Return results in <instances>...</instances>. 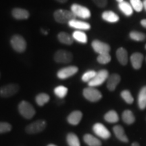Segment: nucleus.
<instances>
[{"instance_id": "f257e3e1", "label": "nucleus", "mask_w": 146, "mask_h": 146, "mask_svg": "<svg viewBox=\"0 0 146 146\" xmlns=\"http://www.w3.org/2000/svg\"><path fill=\"white\" fill-rule=\"evenodd\" d=\"M54 18L57 23L60 24H68L71 21L76 19V16L71 11L59 9L55 11Z\"/></svg>"}, {"instance_id": "f03ea898", "label": "nucleus", "mask_w": 146, "mask_h": 146, "mask_svg": "<svg viewBox=\"0 0 146 146\" xmlns=\"http://www.w3.org/2000/svg\"><path fill=\"white\" fill-rule=\"evenodd\" d=\"M18 111L20 114L27 119H31L35 114L34 107L27 101H23L18 105Z\"/></svg>"}, {"instance_id": "7ed1b4c3", "label": "nucleus", "mask_w": 146, "mask_h": 146, "mask_svg": "<svg viewBox=\"0 0 146 146\" xmlns=\"http://www.w3.org/2000/svg\"><path fill=\"white\" fill-rule=\"evenodd\" d=\"M10 43L12 48L16 52L23 53L26 50L27 42L23 38V36H22L21 35H15L12 36L10 40Z\"/></svg>"}, {"instance_id": "20e7f679", "label": "nucleus", "mask_w": 146, "mask_h": 146, "mask_svg": "<svg viewBox=\"0 0 146 146\" xmlns=\"http://www.w3.org/2000/svg\"><path fill=\"white\" fill-rule=\"evenodd\" d=\"M83 96L85 99L91 102H97L102 98V94L95 87H89L83 89Z\"/></svg>"}, {"instance_id": "39448f33", "label": "nucleus", "mask_w": 146, "mask_h": 146, "mask_svg": "<svg viewBox=\"0 0 146 146\" xmlns=\"http://www.w3.org/2000/svg\"><path fill=\"white\" fill-rule=\"evenodd\" d=\"M109 76V72L107 70H101L96 73L95 77L88 83L89 87H96L100 86L106 81Z\"/></svg>"}, {"instance_id": "423d86ee", "label": "nucleus", "mask_w": 146, "mask_h": 146, "mask_svg": "<svg viewBox=\"0 0 146 146\" xmlns=\"http://www.w3.org/2000/svg\"><path fill=\"white\" fill-rule=\"evenodd\" d=\"M71 12L75 16H78L83 19H88L91 16L90 10L88 8L76 3H74L71 5Z\"/></svg>"}, {"instance_id": "0eeeda50", "label": "nucleus", "mask_w": 146, "mask_h": 146, "mask_svg": "<svg viewBox=\"0 0 146 146\" xmlns=\"http://www.w3.org/2000/svg\"><path fill=\"white\" fill-rule=\"evenodd\" d=\"M20 87L17 84H8L0 87V97L2 98H10L17 94Z\"/></svg>"}, {"instance_id": "6e6552de", "label": "nucleus", "mask_w": 146, "mask_h": 146, "mask_svg": "<svg viewBox=\"0 0 146 146\" xmlns=\"http://www.w3.org/2000/svg\"><path fill=\"white\" fill-rule=\"evenodd\" d=\"M46 126L47 123L45 120H36L27 126L26 127V131L29 134H35L43 131Z\"/></svg>"}, {"instance_id": "1a4fd4ad", "label": "nucleus", "mask_w": 146, "mask_h": 146, "mask_svg": "<svg viewBox=\"0 0 146 146\" xmlns=\"http://www.w3.org/2000/svg\"><path fill=\"white\" fill-rule=\"evenodd\" d=\"M72 54L68 51L60 50L55 53L54 60L58 63L66 64L72 60Z\"/></svg>"}, {"instance_id": "9d476101", "label": "nucleus", "mask_w": 146, "mask_h": 146, "mask_svg": "<svg viewBox=\"0 0 146 146\" xmlns=\"http://www.w3.org/2000/svg\"><path fill=\"white\" fill-rule=\"evenodd\" d=\"M93 131L96 135L104 139H108L110 137L111 133L108 129L102 123H96L93 126Z\"/></svg>"}, {"instance_id": "9b49d317", "label": "nucleus", "mask_w": 146, "mask_h": 146, "mask_svg": "<svg viewBox=\"0 0 146 146\" xmlns=\"http://www.w3.org/2000/svg\"><path fill=\"white\" fill-rule=\"evenodd\" d=\"M94 50L96 53L99 54H106V53H109L110 51V46L106 43L104 42L100 41V40H94L91 43Z\"/></svg>"}, {"instance_id": "f8f14e48", "label": "nucleus", "mask_w": 146, "mask_h": 146, "mask_svg": "<svg viewBox=\"0 0 146 146\" xmlns=\"http://www.w3.org/2000/svg\"><path fill=\"white\" fill-rule=\"evenodd\" d=\"M78 69L76 66H71L63 68L58 71L57 73V76L60 79H66V78L70 77L76 74L78 72Z\"/></svg>"}, {"instance_id": "ddd939ff", "label": "nucleus", "mask_w": 146, "mask_h": 146, "mask_svg": "<svg viewBox=\"0 0 146 146\" xmlns=\"http://www.w3.org/2000/svg\"><path fill=\"white\" fill-rule=\"evenodd\" d=\"M120 79H121L120 76L116 73L110 75L107 79V88L108 89V90L114 91L120 82Z\"/></svg>"}, {"instance_id": "4468645a", "label": "nucleus", "mask_w": 146, "mask_h": 146, "mask_svg": "<svg viewBox=\"0 0 146 146\" xmlns=\"http://www.w3.org/2000/svg\"><path fill=\"white\" fill-rule=\"evenodd\" d=\"M143 55L139 52H135L131 56L130 60L133 68L135 70H139L141 68L143 61Z\"/></svg>"}, {"instance_id": "2eb2a0df", "label": "nucleus", "mask_w": 146, "mask_h": 146, "mask_svg": "<svg viewBox=\"0 0 146 146\" xmlns=\"http://www.w3.org/2000/svg\"><path fill=\"white\" fill-rule=\"evenodd\" d=\"M113 131H114L115 136L118 140L120 141L127 143L129 141V139L127 136L126 135L125 130H124L123 127L120 125H116L113 127Z\"/></svg>"}, {"instance_id": "dca6fc26", "label": "nucleus", "mask_w": 146, "mask_h": 146, "mask_svg": "<svg viewBox=\"0 0 146 146\" xmlns=\"http://www.w3.org/2000/svg\"><path fill=\"white\" fill-rule=\"evenodd\" d=\"M12 15L15 19L17 20H26L29 18V12L25 9L23 8H14L12 11Z\"/></svg>"}, {"instance_id": "f3484780", "label": "nucleus", "mask_w": 146, "mask_h": 146, "mask_svg": "<svg viewBox=\"0 0 146 146\" xmlns=\"http://www.w3.org/2000/svg\"><path fill=\"white\" fill-rule=\"evenodd\" d=\"M68 25L70 27H72V28L78 29V30L87 31L91 29V25L88 23L81 21H77L76 19L71 21L68 23Z\"/></svg>"}, {"instance_id": "a211bd4d", "label": "nucleus", "mask_w": 146, "mask_h": 146, "mask_svg": "<svg viewBox=\"0 0 146 146\" xmlns=\"http://www.w3.org/2000/svg\"><path fill=\"white\" fill-rule=\"evenodd\" d=\"M116 58H117L118 61L121 65L125 66L127 64L128 60V52L123 47H120L116 50Z\"/></svg>"}, {"instance_id": "6ab92c4d", "label": "nucleus", "mask_w": 146, "mask_h": 146, "mask_svg": "<svg viewBox=\"0 0 146 146\" xmlns=\"http://www.w3.org/2000/svg\"><path fill=\"white\" fill-rule=\"evenodd\" d=\"M83 117V114L81 111H74V112H71L69 116L67 118V120L70 125H77L78 123L81 122Z\"/></svg>"}, {"instance_id": "aec40b11", "label": "nucleus", "mask_w": 146, "mask_h": 146, "mask_svg": "<svg viewBox=\"0 0 146 146\" xmlns=\"http://www.w3.org/2000/svg\"><path fill=\"white\" fill-rule=\"evenodd\" d=\"M102 18L108 23H117L119 21V16L112 11H105L102 14Z\"/></svg>"}, {"instance_id": "412c9836", "label": "nucleus", "mask_w": 146, "mask_h": 146, "mask_svg": "<svg viewBox=\"0 0 146 146\" xmlns=\"http://www.w3.org/2000/svg\"><path fill=\"white\" fill-rule=\"evenodd\" d=\"M138 106L141 110L146 108V85L139 91L137 98Z\"/></svg>"}, {"instance_id": "4be33fe9", "label": "nucleus", "mask_w": 146, "mask_h": 146, "mask_svg": "<svg viewBox=\"0 0 146 146\" xmlns=\"http://www.w3.org/2000/svg\"><path fill=\"white\" fill-rule=\"evenodd\" d=\"M118 8L123 13L127 16H131L133 14V9L131 3L127 1H123L118 3Z\"/></svg>"}, {"instance_id": "5701e85b", "label": "nucleus", "mask_w": 146, "mask_h": 146, "mask_svg": "<svg viewBox=\"0 0 146 146\" xmlns=\"http://www.w3.org/2000/svg\"><path fill=\"white\" fill-rule=\"evenodd\" d=\"M85 143L88 146H101L102 142L96 137L91 134H86L83 137Z\"/></svg>"}, {"instance_id": "b1692460", "label": "nucleus", "mask_w": 146, "mask_h": 146, "mask_svg": "<svg viewBox=\"0 0 146 146\" xmlns=\"http://www.w3.org/2000/svg\"><path fill=\"white\" fill-rule=\"evenodd\" d=\"M122 119L123 122L127 125H132L135 121V117L132 112V111L129 110H126L122 114Z\"/></svg>"}, {"instance_id": "393cba45", "label": "nucleus", "mask_w": 146, "mask_h": 146, "mask_svg": "<svg viewBox=\"0 0 146 146\" xmlns=\"http://www.w3.org/2000/svg\"><path fill=\"white\" fill-rule=\"evenodd\" d=\"M104 120L109 123H116L119 120V116L114 110H110L104 115Z\"/></svg>"}, {"instance_id": "a878e982", "label": "nucleus", "mask_w": 146, "mask_h": 146, "mask_svg": "<svg viewBox=\"0 0 146 146\" xmlns=\"http://www.w3.org/2000/svg\"><path fill=\"white\" fill-rule=\"evenodd\" d=\"M58 40L60 43L66 45H71L73 43V37L70 35L64 32H61L58 35Z\"/></svg>"}, {"instance_id": "bb28decb", "label": "nucleus", "mask_w": 146, "mask_h": 146, "mask_svg": "<svg viewBox=\"0 0 146 146\" xmlns=\"http://www.w3.org/2000/svg\"><path fill=\"white\" fill-rule=\"evenodd\" d=\"M66 141L69 146H81L79 139L74 133H68L66 136Z\"/></svg>"}, {"instance_id": "cd10ccee", "label": "nucleus", "mask_w": 146, "mask_h": 146, "mask_svg": "<svg viewBox=\"0 0 146 146\" xmlns=\"http://www.w3.org/2000/svg\"><path fill=\"white\" fill-rule=\"evenodd\" d=\"M73 39L81 43H87V36L85 33L81 31H76L72 33Z\"/></svg>"}, {"instance_id": "c85d7f7f", "label": "nucleus", "mask_w": 146, "mask_h": 146, "mask_svg": "<svg viewBox=\"0 0 146 146\" xmlns=\"http://www.w3.org/2000/svg\"><path fill=\"white\" fill-rule=\"evenodd\" d=\"M50 96L47 95V94H44V93H41V94H38L36 96L35 100L36 104L39 106H43L45 104L50 101Z\"/></svg>"}, {"instance_id": "c756f323", "label": "nucleus", "mask_w": 146, "mask_h": 146, "mask_svg": "<svg viewBox=\"0 0 146 146\" xmlns=\"http://www.w3.org/2000/svg\"><path fill=\"white\" fill-rule=\"evenodd\" d=\"M129 36L133 41H143L146 39V35L143 33L133 31L129 33Z\"/></svg>"}, {"instance_id": "7c9ffc66", "label": "nucleus", "mask_w": 146, "mask_h": 146, "mask_svg": "<svg viewBox=\"0 0 146 146\" xmlns=\"http://www.w3.org/2000/svg\"><path fill=\"white\" fill-rule=\"evenodd\" d=\"M54 94L59 98L62 99L68 94V89L62 85H60L54 89Z\"/></svg>"}, {"instance_id": "2f4dec72", "label": "nucleus", "mask_w": 146, "mask_h": 146, "mask_svg": "<svg viewBox=\"0 0 146 146\" xmlns=\"http://www.w3.org/2000/svg\"><path fill=\"white\" fill-rule=\"evenodd\" d=\"M120 96L123 98L124 101L128 104H132L134 102L133 97L131 95V93L129 90H123L120 93Z\"/></svg>"}, {"instance_id": "473e14b6", "label": "nucleus", "mask_w": 146, "mask_h": 146, "mask_svg": "<svg viewBox=\"0 0 146 146\" xmlns=\"http://www.w3.org/2000/svg\"><path fill=\"white\" fill-rule=\"evenodd\" d=\"M130 3L133 10L140 12L143 10V4L141 0H130Z\"/></svg>"}, {"instance_id": "72a5a7b5", "label": "nucleus", "mask_w": 146, "mask_h": 146, "mask_svg": "<svg viewBox=\"0 0 146 146\" xmlns=\"http://www.w3.org/2000/svg\"><path fill=\"white\" fill-rule=\"evenodd\" d=\"M97 60H98V62L102 64H106L111 61V56L109 53L99 54V56L97 58Z\"/></svg>"}, {"instance_id": "f704fd0d", "label": "nucleus", "mask_w": 146, "mask_h": 146, "mask_svg": "<svg viewBox=\"0 0 146 146\" xmlns=\"http://www.w3.org/2000/svg\"><path fill=\"white\" fill-rule=\"evenodd\" d=\"M97 72L95 70H88L86 72H85L82 76V81L83 82H87L91 81L95 77Z\"/></svg>"}, {"instance_id": "c9c22d12", "label": "nucleus", "mask_w": 146, "mask_h": 146, "mask_svg": "<svg viewBox=\"0 0 146 146\" xmlns=\"http://www.w3.org/2000/svg\"><path fill=\"white\" fill-rule=\"evenodd\" d=\"M11 130H12V126L10 123L0 122V134L10 132Z\"/></svg>"}, {"instance_id": "e433bc0d", "label": "nucleus", "mask_w": 146, "mask_h": 146, "mask_svg": "<svg viewBox=\"0 0 146 146\" xmlns=\"http://www.w3.org/2000/svg\"><path fill=\"white\" fill-rule=\"evenodd\" d=\"M93 1L99 8H105L108 3V0H93Z\"/></svg>"}, {"instance_id": "4c0bfd02", "label": "nucleus", "mask_w": 146, "mask_h": 146, "mask_svg": "<svg viewBox=\"0 0 146 146\" xmlns=\"http://www.w3.org/2000/svg\"><path fill=\"white\" fill-rule=\"evenodd\" d=\"M140 24H141V25L143 28L146 29V19H142L141 22H140Z\"/></svg>"}, {"instance_id": "58836bf2", "label": "nucleus", "mask_w": 146, "mask_h": 146, "mask_svg": "<svg viewBox=\"0 0 146 146\" xmlns=\"http://www.w3.org/2000/svg\"><path fill=\"white\" fill-rule=\"evenodd\" d=\"M56 1H58V2L61 3H64L66 2V1H68V0H56Z\"/></svg>"}, {"instance_id": "ea45409f", "label": "nucleus", "mask_w": 146, "mask_h": 146, "mask_svg": "<svg viewBox=\"0 0 146 146\" xmlns=\"http://www.w3.org/2000/svg\"><path fill=\"white\" fill-rule=\"evenodd\" d=\"M131 146H140V145L137 143V142H134V143L131 144Z\"/></svg>"}, {"instance_id": "a19ab883", "label": "nucleus", "mask_w": 146, "mask_h": 146, "mask_svg": "<svg viewBox=\"0 0 146 146\" xmlns=\"http://www.w3.org/2000/svg\"><path fill=\"white\" fill-rule=\"evenodd\" d=\"M41 32L43 33L44 34V35H47V34H48V32H47L46 30H44V29H41Z\"/></svg>"}, {"instance_id": "79ce46f5", "label": "nucleus", "mask_w": 146, "mask_h": 146, "mask_svg": "<svg viewBox=\"0 0 146 146\" xmlns=\"http://www.w3.org/2000/svg\"><path fill=\"white\" fill-rule=\"evenodd\" d=\"M143 9H145L146 11V0H144L143 1Z\"/></svg>"}, {"instance_id": "37998d69", "label": "nucleus", "mask_w": 146, "mask_h": 146, "mask_svg": "<svg viewBox=\"0 0 146 146\" xmlns=\"http://www.w3.org/2000/svg\"><path fill=\"white\" fill-rule=\"evenodd\" d=\"M116 1H117L118 3H120V2H122V1H123L124 0H116Z\"/></svg>"}, {"instance_id": "c03bdc74", "label": "nucleus", "mask_w": 146, "mask_h": 146, "mask_svg": "<svg viewBox=\"0 0 146 146\" xmlns=\"http://www.w3.org/2000/svg\"><path fill=\"white\" fill-rule=\"evenodd\" d=\"M47 146H57V145H54V144H50V145H48Z\"/></svg>"}, {"instance_id": "a18cd8bd", "label": "nucleus", "mask_w": 146, "mask_h": 146, "mask_svg": "<svg viewBox=\"0 0 146 146\" xmlns=\"http://www.w3.org/2000/svg\"><path fill=\"white\" fill-rule=\"evenodd\" d=\"M145 49L146 50V44H145Z\"/></svg>"}, {"instance_id": "49530a36", "label": "nucleus", "mask_w": 146, "mask_h": 146, "mask_svg": "<svg viewBox=\"0 0 146 146\" xmlns=\"http://www.w3.org/2000/svg\"><path fill=\"white\" fill-rule=\"evenodd\" d=\"M0 76H1V74H0Z\"/></svg>"}]
</instances>
